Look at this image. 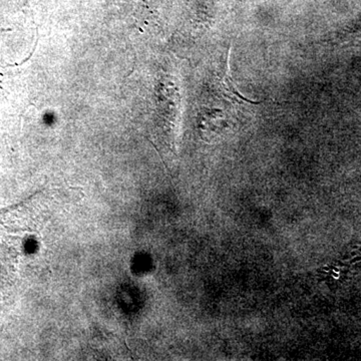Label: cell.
<instances>
[{"instance_id": "1", "label": "cell", "mask_w": 361, "mask_h": 361, "mask_svg": "<svg viewBox=\"0 0 361 361\" xmlns=\"http://www.w3.org/2000/svg\"><path fill=\"white\" fill-rule=\"evenodd\" d=\"M229 52H228L227 58L225 59L224 63V77H223V85H224V92L228 97H233V99H236L239 103L241 102H246L248 104H260L259 102H252L249 101L248 99L242 96L239 92H237V90L235 89L234 84L232 82V78L230 77L229 73Z\"/></svg>"}, {"instance_id": "2", "label": "cell", "mask_w": 361, "mask_h": 361, "mask_svg": "<svg viewBox=\"0 0 361 361\" xmlns=\"http://www.w3.org/2000/svg\"><path fill=\"white\" fill-rule=\"evenodd\" d=\"M351 39L357 40V42H361V25L357 30H355V32H353V35H350Z\"/></svg>"}]
</instances>
